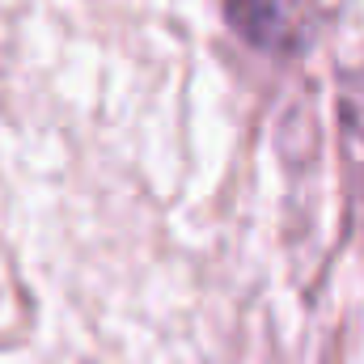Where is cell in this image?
Here are the masks:
<instances>
[{"mask_svg":"<svg viewBox=\"0 0 364 364\" xmlns=\"http://www.w3.org/2000/svg\"><path fill=\"white\" fill-rule=\"evenodd\" d=\"M229 26L259 51H292L309 21V0H225Z\"/></svg>","mask_w":364,"mask_h":364,"instance_id":"6da1fadb","label":"cell"},{"mask_svg":"<svg viewBox=\"0 0 364 364\" xmlns=\"http://www.w3.org/2000/svg\"><path fill=\"white\" fill-rule=\"evenodd\" d=\"M339 123H343V149L352 161V178H356V203H360V225H364V68L343 81L339 93Z\"/></svg>","mask_w":364,"mask_h":364,"instance_id":"7a4b0ae2","label":"cell"}]
</instances>
